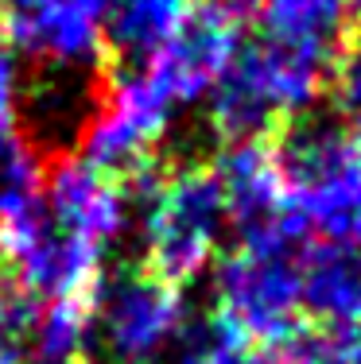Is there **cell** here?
I'll list each match as a JSON object with an SVG mask.
<instances>
[{
	"label": "cell",
	"mask_w": 361,
	"mask_h": 364,
	"mask_svg": "<svg viewBox=\"0 0 361 364\" xmlns=\"http://www.w3.org/2000/svg\"><path fill=\"white\" fill-rule=\"evenodd\" d=\"M179 349H183L179 364H280L268 349L229 333L221 322L206 329H187Z\"/></svg>",
	"instance_id": "15"
},
{
	"label": "cell",
	"mask_w": 361,
	"mask_h": 364,
	"mask_svg": "<svg viewBox=\"0 0 361 364\" xmlns=\"http://www.w3.org/2000/svg\"><path fill=\"white\" fill-rule=\"evenodd\" d=\"M291 225L245 237L218 267V322L253 345L295 337L303 314V252Z\"/></svg>",
	"instance_id": "3"
},
{
	"label": "cell",
	"mask_w": 361,
	"mask_h": 364,
	"mask_svg": "<svg viewBox=\"0 0 361 364\" xmlns=\"http://www.w3.org/2000/svg\"><path fill=\"white\" fill-rule=\"evenodd\" d=\"M226 229V198L210 167H183L171 178H159L156 194L144 205L152 272L175 287L199 279L218 256Z\"/></svg>",
	"instance_id": "4"
},
{
	"label": "cell",
	"mask_w": 361,
	"mask_h": 364,
	"mask_svg": "<svg viewBox=\"0 0 361 364\" xmlns=\"http://www.w3.org/2000/svg\"><path fill=\"white\" fill-rule=\"evenodd\" d=\"M16 97H20V66L12 43L0 36V132L16 128Z\"/></svg>",
	"instance_id": "18"
},
{
	"label": "cell",
	"mask_w": 361,
	"mask_h": 364,
	"mask_svg": "<svg viewBox=\"0 0 361 364\" xmlns=\"http://www.w3.org/2000/svg\"><path fill=\"white\" fill-rule=\"evenodd\" d=\"M43 210L66 237L105 252L128 229L132 198L113 175H101L78 155H63L51 163V171H43Z\"/></svg>",
	"instance_id": "9"
},
{
	"label": "cell",
	"mask_w": 361,
	"mask_h": 364,
	"mask_svg": "<svg viewBox=\"0 0 361 364\" xmlns=\"http://www.w3.org/2000/svg\"><path fill=\"white\" fill-rule=\"evenodd\" d=\"M167 97L152 85V77L144 74V66L136 70H120L105 82L93 112H85L82 120V163L98 167L101 175H132L136 167H144L152 155V147L159 144V136L167 132L171 120Z\"/></svg>",
	"instance_id": "6"
},
{
	"label": "cell",
	"mask_w": 361,
	"mask_h": 364,
	"mask_svg": "<svg viewBox=\"0 0 361 364\" xmlns=\"http://www.w3.org/2000/svg\"><path fill=\"white\" fill-rule=\"evenodd\" d=\"M43 198V167L20 132H0V213Z\"/></svg>",
	"instance_id": "14"
},
{
	"label": "cell",
	"mask_w": 361,
	"mask_h": 364,
	"mask_svg": "<svg viewBox=\"0 0 361 364\" xmlns=\"http://www.w3.org/2000/svg\"><path fill=\"white\" fill-rule=\"evenodd\" d=\"M288 364H361V329H326L295 337Z\"/></svg>",
	"instance_id": "16"
},
{
	"label": "cell",
	"mask_w": 361,
	"mask_h": 364,
	"mask_svg": "<svg viewBox=\"0 0 361 364\" xmlns=\"http://www.w3.org/2000/svg\"><path fill=\"white\" fill-rule=\"evenodd\" d=\"M283 171V218L303 237L361 252V147L334 120H303L276 151Z\"/></svg>",
	"instance_id": "1"
},
{
	"label": "cell",
	"mask_w": 361,
	"mask_h": 364,
	"mask_svg": "<svg viewBox=\"0 0 361 364\" xmlns=\"http://www.w3.org/2000/svg\"><path fill=\"white\" fill-rule=\"evenodd\" d=\"M4 36L55 70H85L105 55V0H0Z\"/></svg>",
	"instance_id": "8"
},
{
	"label": "cell",
	"mask_w": 361,
	"mask_h": 364,
	"mask_svg": "<svg viewBox=\"0 0 361 364\" xmlns=\"http://www.w3.org/2000/svg\"><path fill=\"white\" fill-rule=\"evenodd\" d=\"M334 93H338V105L350 117L361 120V28L350 36L346 50L338 55V70H334Z\"/></svg>",
	"instance_id": "17"
},
{
	"label": "cell",
	"mask_w": 361,
	"mask_h": 364,
	"mask_svg": "<svg viewBox=\"0 0 361 364\" xmlns=\"http://www.w3.org/2000/svg\"><path fill=\"white\" fill-rule=\"evenodd\" d=\"M303 310L326 329H361V252L323 245L303 252Z\"/></svg>",
	"instance_id": "11"
},
{
	"label": "cell",
	"mask_w": 361,
	"mask_h": 364,
	"mask_svg": "<svg viewBox=\"0 0 361 364\" xmlns=\"http://www.w3.org/2000/svg\"><path fill=\"white\" fill-rule=\"evenodd\" d=\"M199 0H105V43L128 58H148Z\"/></svg>",
	"instance_id": "13"
},
{
	"label": "cell",
	"mask_w": 361,
	"mask_h": 364,
	"mask_svg": "<svg viewBox=\"0 0 361 364\" xmlns=\"http://www.w3.org/2000/svg\"><path fill=\"white\" fill-rule=\"evenodd\" d=\"M326 82V55L256 39L237 47L229 70L210 90V124L229 144L261 140L276 120L319 101Z\"/></svg>",
	"instance_id": "2"
},
{
	"label": "cell",
	"mask_w": 361,
	"mask_h": 364,
	"mask_svg": "<svg viewBox=\"0 0 361 364\" xmlns=\"http://www.w3.org/2000/svg\"><path fill=\"white\" fill-rule=\"evenodd\" d=\"M237 23L214 4H194L179 28L144 58V74L171 109L210 97L237 55Z\"/></svg>",
	"instance_id": "7"
},
{
	"label": "cell",
	"mask_w": 361,
	"mask_h": 364,
	"mask_svg": "<svg viewBox=\"0 0 361 364\" xmlns=\"http://www.w3.org/2000/svg\"><path fill=\"white\" fill-rule=\"evenodd\" d=\"M93 329L117 364H159L187 333V302L156 272H128L98 287Z\"/></svg>",
	"instance_id": "5"
},
{
	"label": "cell",
	"mask_w": 361,
	"mask_h": 364,
	"mask_svg": "<svg viewBox=\"0 0 361 364\" xmlns=\"http://www.w3.org/2000/svg\"><path fill=\"white\" fill-rule=\"evenodd\" d=\"M346 12L350 0H264L261 8L264 39L330 58L334 39L342 36V23H346Z\"/></svg>",
	"instance_id": "12"
},
{
	"label": "cell",
	"mask_w": 361,
	"mask_h": 364,
	"mask_svg": "<svg viewBox=\"0 0 361 364\" xmlns=\"http://www.w3.org/2000/svg\"><path fill=\"white\" fill-rule=\"evenodd\" d=\"M214 175H218L221 198H226V218L241 240L288 225V218H283V171L276 151L264 140L229 144Z\"/></svg>",
	"instance_id": "10"
},
{
	"label": "cell",
	"mask_w": 361,
	"mask_h": 364,
	"mask_svg": "<svg viewBox=\"0 0 361 364\" xmlns=\"http://www.w3.org/2000/svg\"><path fill=\"white\" fill-rule=\"evenodd\" d=\"M210 4L221 8L234 23H241V20H248V16H261L264 0H210Z\"/></svg>",
	"instance_id": "19"
}]
</instances>
